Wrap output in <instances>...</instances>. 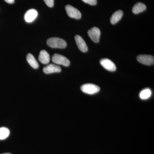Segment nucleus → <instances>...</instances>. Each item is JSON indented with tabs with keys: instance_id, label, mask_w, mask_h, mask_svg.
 Returning <instances> with one entry per match:
<instances>
[{
	"instance_id": "f257e3e1",
	"label": "nucleus",
	"mask_w": 154,
	"mask_h": 154,
	"mask_svg": "<svg viewBox=\"0 0 154 154\" xmlns=\"http://www.w3.org/2000/svg\"><path fill=\"white\" fill-rule=\"evenodd\" d=\"M47 44L49 47L52 48H64L67 46L65 40L57 37H52L47 40Z\"/></svg>"
},
{
	"instance_id": "f03ea898",
	"label": "nucleus",
	"mask_w": 154,
	"mask_h": 154,
	"mask_svg": "<svg viewBox=\"0 0 154 154\" xmlns=\"http://www.w3.org/2000/svg\"><path fill=\"white\" fill-rule=\"evenodd\" d=\"M81 90L85 94L93 95L98 93L100 90L99 86L92 84H86L81 87Z\"/></svg>"
},
{
	"instance_id": "7ed1b4c3",
	"label": "nucleus",
	"mask_w": 154,
	"mask_h": 154,
	"mask_svg": "<svg viewBox=\"0 0 154 154\" xmlns=\"http://www.w3.org/2000/svg\"><path fill=\"white\" fill-rule=\"evenodd\" d=\"M52 60L56 64L61 65L66 67L69 66L70 64V62L68 59L63 55L57 54H54L52 56Z\"/></svg>"
},
{
	"instance_id": "20e7f679",
	"label": "nucleus",
	"mask_w": 154,
	"mask_h": 154,
	"mask_svg": "<svg viewBox=\"0 0 154 154\" xmlns=\"http://www.w3.org/2000/svg\"><path fill=\"white\" fill-rule=\"evenodd\" d=\"M67 14L69 17L76 19H79L82 18V14L79 10L70 5L65 7Z\"/></svg>"
},
{
	"instance_id": "39448f33",
	"label": "nucleus",
	"mask_w": 154,
	"mask_h": 154,
	"mask_svg": "<svg viewBox=\"0 0 154 154\" xmlns=\"http://www.w3.org/2000/svg\"><path fill=\"white\" fill-rule=\"evenodd\" d=\"M137 59L139 62L145 65L151 66L154 64V56L150 55H140L138 56Z\"/></svg>"
},
{
	"instance_id": "423d86ee",
	"label": "nucleus",
	"mask_w": 154,
	"mask_h": 154,
	"mask_svg": "<svg viewBox=\"0 0 154 154\" xmlns=\"http://www.w3.org/2000/svg\"><path fill=\"white\" fill-rule=\"evenodd\" d=\"M88 34L90 38L95 43H98L100 39L101 31L97 27H94L88 30Z\"/></svg>"
},
{
	"instance_id": "0eeeda50",
	"label": "nucleus",
	"mask_w": 154,
	"mask_h": 154,
	"mask_svg": "<svg viewBox=\"0 0 154 154\" xmlns=\"http://www.w3.org/2000/svg\"><path fill=\"white\" fill-rule=\"evenodd\" d=\"M100 64L104 68L109 71L114 72L116 70V67L115 64L108 59H102L100 60Z\"/></svg>"
},
{
	"instance_id": "6e6552de",
	"label": "nucleus",
	"mask_w": 154,
	"mask_h": 154,
	"mask_svg": "<svg viewBox=\"0 0 154 154\" xmlns=\"http://www.w3.org/2000/svg\"><path fill=\"white\" fill-rule=\"evenodd\" d=\"M75 40L77 46L81 51L83 52H86L88 51V47L84 39L82 36L77 35L75 36Z\"/></svg>"
},
{
	"instance_id": "1a4fd4ad",
	"label": "nucleus",
	"mask_w": 154,
	"mask_h": 154,
	"mask_svg": "<svg viewBox=\"0 0 154 154\" xmlns=\"http://www.w3.org/2000/svg\"><path fill=\"white\" fill-rule=\"evenodd\" d=\"M38 16V12L35 9L28 10L25 15V21L28 23H31L36 19Z\"/></svg>"
},
{
	"instance_id": "9d476101",
	"label": "nucleus",
	"mask_w": 154,
	"mask_h": 154,
	"mask_svg": "<svg viewBox=\"0 0 154 154\" xmlns=\"http://www.w3.org/2000/svg\"><path fill=\"white\" fill-rule=\"evenodd\" d=\"M43 71L45 73L48 74L60 72L61 71V69L58 66L54 64H50L45 67L43 69Z\"/></svg>"
},
{
	"instance_id": "9b49d317",
	"label": "nucleus",
	"mask_w": 154,
	"mask_h": 154,
	"mask_svg": "<svg viewBox=\"0 0 154 154\" xmlns=\"http://www.w3.org/2000/svg\"><path fill=\"white\" fill-rule=\"evenodd\" d=\"M38 60L43 64H47L49 63L50 60L49 54L45 50H42L38 56Z\"/></svg>"
},
{
	"instance_id": "f8f14e48",
	"label": "nucleus",
	"mask_w": 154,
	"mask_h": 154,
	"mask_svg": "<svg viewBox=\"0 0 154 154\" xmlns=\"http://www.w3.org/2000/svg\"><path fill=\"white\" fill-rule=\"evenodd\" d=\"M123 15V11L121 10L116 11L112 15L110 18V23L113 25H115L122 19Z\"/></svg>"
},
{
	"instance_id": "ddd939ff",
	"label": "nucleus",
	"mask_w": 154,
	"mask_h": 154,
	"mask_svg": "<svg viewBox=\"0 0 154 154\" xmlns=\"http://www.w3.org/2000/svg\"><path fill=\"white\" fill-rule=\"evenodd\" d=\"M146 9V5L143 3L138 2L137 3L132 9L133 13L134 14H137L144 11Z\"/></svg>"
},
{
	"instance_id": "4468645a",
	"label": "nucleus",
	"mask_w": 154,
	"mask_h": 154,
	"mask_svg": "<svg viewBox=\"0 0 154 154\" xmlns=\"http://www.w3.org/2000/svg\"><path fill=\"white\" fill-rule=\"evenodd\" d=\"M27 60L28 63L30 64V66L33 69H37L38 68L39 65L36 59L33 56V54H28L27 56Z\"/></svg>"
},
{
	"instance_id": "2eb2a0df",
	"label": "nucleus",
	"mask_w": 154,
	"mask_h": 154,
	"mask_svg": "<svg viewBox=\"0 0 154 154\" xmlns=\"http://www.w3.org/2000/svg\"><path fill=\"white\" fill-rule=\"evenodd\" d=\"M151 95V91L149 89H145L141 91L140 94V97L141 99L145 100L149 98Z\"/></svg>"
},
{
	"instance_id": "dca6fc26",
	"label": "nucleus",
	"mask_w": 154,
	"mask_h": 154,
	"mask_svg": "<svg viewBox=\"0 0 154 154\" xmlns=\"http://www.w3.org/2000/svg\"><path fill=\"white\" fill-rule=\"evenodd\" d=\"M10 134V131L6 127L0 128V140L5 139Z\"/></svg>"
},
{
	"instance_id": "f3484780",
	"label": "nucleus",
	"mask_w": 154,
	"mask_h": 154,
	"mask_svg": "<svg viewBox=\"0 0 154 154\" xmlns=\"http://www.w3.org/2000/svg\"><path fill=\"white\" fill-rule=\"evenodd\" d=\"M84 2L91 5H96L97 4V0H82Z\"/></svg>"
},
{
	"instance_id": "a211bd4d",
	"label": "nucleus",
	"mask_w": 154,
	"mask_h": 154,
	"mask_svg": "<svg viewBox=\"0 0 154 154\" xmlns=\"http://www.w3.org/2000/svg\"><path fill=\"white\" fill-rule=\"evenodd\" d=\"M45 3L49 8H52L54 5V0H43Z\"/></svg>"
},
{
	"instance_id": "6ab92c4d",
	"label": "nucleus",
	"mask_w": 154,
	"mask_h": 154,
	"mask_svg": "<svg viewBox=\"0 0 154 154\" xmlns=\"http://www.w3.org/2000/svg\"><path fill=\"white\" fill-rule=\"evenodd\" d=\"M4 1H5L6 2L10 4H13V3H14V2H15L14 0H4Z\"/></svg>"
},
{
	"instance_id": "aec40b11",
	"label": "nucleus",
	"mask_w": 154,
	"mask_h": 154,
	"mask_svg": "<svg viewBox=\"0 0 154 154\" xmlns=\"http://www.w3.org/2000/svg\"><path fill=\"white\" fill-rule=\"evenodd\" d=\"M2 154H11V153H3Z\"/></svg>"
}]
</instances>
